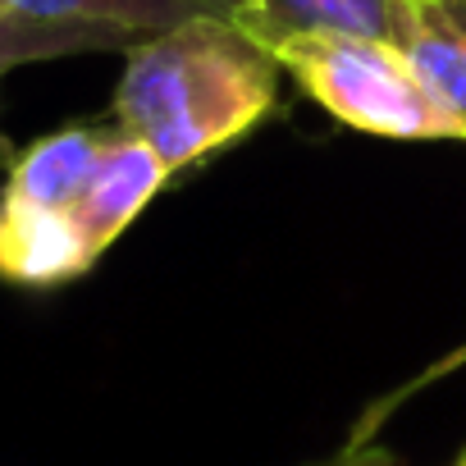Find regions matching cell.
Segmentation results:
<instances>
[{
	"instance_id": "obj_1",
	"label": "cell",
	"mask_w": 466,
	"mask_h": 466,
	"mask_svg": "<svg viewBox=\"0 0 466 466\" xmlns=\"http://www.w3.org/2000/svg\"><path fill=\"white\" fill-rule=\"evenodd\" d=\"M279 74V60L233 19H192L124 51L110 119L151 142L169 174H183L275 110Z\"/></svg>"
},
{
	"instance_id": "obj_2",
	"label": "cell",
	"mask_w": 466,
	"mask_h": 466,
	"mask_svg": "<svg viewBox=\"0 0 466 466\" xmlns=\"http://www.w3.org/2000/svg\"><path fill=\"white\" fill-rule=\"evenodd\" d=\"M279 69L339 124L402 142H466V128L430 96L407 56L375 37H289L270 46Z\"/></svg>"
},
{
	"instance_id": "obj_3",
	"label": "cell",
	"mask_w": 466,
	"mask_h": 466,
	"mask_svg": "<svg viewBox=\"0 0 466 466\" xmlns=\"http://www.w3.org/2000/svg\"><path fill=\"white\" fill-rule=\"evenodd\" d=\"M96 261L101 252L87 243L74 210L0 192V284L51 293L83 279Z\"/></svg>"
},
{
	"instance_id": "obj_4",
	"label": "cell",
	"mask_w": 466,
	"mask_h": 466,
	"mask_svg": "<svg viewBox=\"0 0 466 466\" xmlns=\"http://www.w3.org/2000/svg\"><path fill=\"white\" fill-rule=\"evenodd\" d=\"M169 165L156 156L151 142H142L137 133H128L124 124H115L106 156L83 192V201L74 206L78 228L87 233V243L106 257V248L119 238V233L151 206V197L169 183Z\"/></svg>"
},
{
	"instance_id": "obj_5",
	"label": "cell",
	"mask_w": 466,
	"mask_h": 466,
	"mask_svg": "<svg viewBox=\"0 0 466 466\" xmlns=\"http://www.w3.org/2000/svg\"><path fill=\"white\" fill-rule=\"evenodd\" d=\"M402 0H238L233 24L266 51L289 37H375L393 42Z\"/></svg>"
},
{
	"instance_id": "obj_6",
	"label": "cell",
	"mask_w": 466,
	"mask_h": 466,
	"mask_svg": "<svg viewBox=\"0 0 466 466\" xmlns=\"http://www.w3.org/2000/svg\"><path fill=\"white\" fill-rule=\"evenodd\" d=\"M110 133H115V119L110 124H65V128L33 137L10 160L0 192L37 201V206H56V210H74L106 156Z\"/></svg>"
},
{
	"instance_id": "obj_7",
	"label": "cell",
	"mask_w": 466,
	"mask_h": 466,
	"mask_svg": "<svg viewBox=\"0 0 466 466\" xmlns=\"http://www.w3.org/2000/svg\"><path fill=\"white\" fill-rule=\"evenodd\" d=\"M393 46L407 56L430 96L466 128V33L439 0H402Z\"/></svg>"
},
{
	"instance_id": "obj_8",
	"label": "cell",
	"mask_w": 466,
	"mask_h": 466,
	"mask_svg": "<svg viewBox=\"0 0 466 466\" xmlns=\"http://www.w3.org/2000/svg\"><path fill=\"white\" fill-rule=\"evenodd\" d=\"M10 15L46 24H101L147 42L192 19H233V0H10Z\"/></svg>"
},
{
	"instance_id": "obj_9",
	"label": "cell",
	"mask_w": 466,
	"mask_h": 466,
	"mask_svg": "<svg viewBox=\"0 0 466 466\" xmlns=\"http://www.w3.org/2000/svg\"><path fill=\"white\" fill-rule=\"evenodd\" d=\"M137 37L101 24H46V19H0V83L10 69L33 60H60V56H87V51H133Z\"/></svg>"
},
{
	"instance_id": "obj_10",
	"label": "cell",
	"mask_w": 466,
	"mask_h": 466,
	"mask_svg": "<svg viewBox=\"0 0 466 466\" xmlns=\"http://www.w3.org/2000/svg\"><path fill=\"white\" fill-rule=\"evenodd\" d=\"M457 366H466V343H461V348H452L448 357H439V366H430L425 375H416V380H411L407 389H398L393 398H384V402H380V407H375V411H370V416H366L361 425H357V434H352V443H366V439L375 434V425H380V416H389V411H393V407H398L402 398H411L416 389H425L430 380H439V375H448V370H457Z\"/></svg>"
},
{
	"instance_id": "obj_11",
	"label": "cell",
	"mask_w": 466,
	"mask_h": 466,
	"mask_svg": "<svg viewBox=\"0 0 466 466\" xmlns=\"http://www.w3.org/2000/svg\"><path fill=\"white\" fill-rule=\"evenodd\" d=\"M316 466H402L389 448H375L370 439L366 443H348L339 457H325V461H316Z\"/></svg>"
},
{
	"instance_id": "obj_12",
	"label": "cell",
	"mask_w": 466,
	"mask_h": 466,
	"mask_svg": "<svg viewBox=\"0 0 466 466\" xmlns=\"http://www.w3.org/2000/svg\"><path fill=\"white\" fill-rule=\"evenodd\" d=\"M439 5H443V10H448V19L466 33V0H439Z\"/></svg>"
},
{
	"instance_id": "obj_13",
	"label": "cell",
	"mask_w": 466,
	"mask_h": 466,
	"mask_svg": "<svg viewBox=\"0 0 466 466\" xmlns=\"http://www.w3.org/2000/svg\"><path fill=\"white\" fill-rule=\"evenodd\" d=\"M10 15V0H0V19H5Z\"/></svg>"
},
{
	"instance_id": "obj_14",
	"label": "cell",
	"mask_w": 466,
	"mask_h": 466,
	"mask_svg": "<svg viewBox=\"0 0 466 466\" xmlns=\"http://www.w3.org/2000/svg\"><path fill=\"white\" fill-rule=\"evenodd\" d=\"M452 466H466V448H461V452H457V461H452Z\"/></svg>"
},
{
	"instance_id": "obj_15",
	"label": "cell",
	"mask_w": 466,
	"mask_h": 466,
	"mask_svg": "<svg viewBox=\"0 0 466 466\" xmlns=\"http://www.w3.org/2000/svg\"><path fill=\"white\" fill-rule=\"evenodd\" d=\"M233 5H238V0H233Z\"/></svg>"
}]
</instances>
